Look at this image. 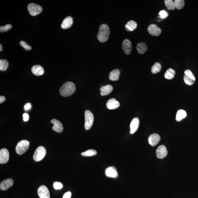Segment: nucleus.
Here are the masks:
<instances>
[{"instance_id":"nucleus-3","label":"nucleus","mask_w":198,"mask_h":198,"mask_svg":"<svg viewBox=\"0 0 198 198\" xmlns=\"http://www.w3.org/2000/svg\"><path fill=\"white\" fill-rule=\"evenodd\" d=\"M29 144V142L28 140H21L18 142L16 146L15 150L16 153L19 155H21L25 153L28 149Z\"/></svg>"},{"instance_id":"nucleus-32","label":"nucleus","mask_w":198,"mask_h":198,"mask_svg":"<svg viewBox=\"0 0 198 198\" xmlns=\"http://www.w3.org/2000/svg\"><path fill=\"white\" fill-rule=\"evenodd\" d=\"M12 28V26L11 24H7L4 26L0 27V31L1 32H6L10 30Z\"/></svg>"},{"instance_id":"nucleus-7","label":"nucleus","mask_w":198,"mask_h":198,"mask_svg":"<svg viewBox=\"0 0 198 198\" xmlns=\"http://www.w3.org/2000/svg\"><path fill=\"white\" fill-rule=\"evenodd\" d=\"M183 79L185 84L189 86L193 84L196 80L195 76L192 72L189 69L185 71Z\"/></svg>"},{"instance_id":"nucleus-4","label":"nucleus","mask_w":198,"mask_h":198,"mask_svg":"<svg viewBox=\"0 0 198 198\" xmlns=\"http://www.w3.org/2000/svg\"><path fill=\"white\" fill-rule=\"evenodd\" d=\"M94 118L92 112L89 110H86L85 112V129L87 130H90L93 124Z\"/></svg>"},{"instance_id":"nucleus-33","label":"nucleus","mask_w":198,"mask_h":198,"mask_svg":"<svg viewBox=\"0 0 198 198\" xmlns=\"http://www.w3.org/2000/svg\"><path fill=\"white\" fill-rule=\"evenodd\" d=\"M20 45L21 46L23 47L25 50L29 51L31 50L32 47L30 45L27 44L25 41H21L20 42Z\"/></svg>"},{"instance_id":"nucleus-37","label":"nucleus","mask_w":198,"mask_h":198,"mask_svg":"<svg viewBox=\"0 0 198 198\" xmlns=\"http://www.w3.org/2000/svg\"><path fill=\"white\" fill-rule=\"evenodd\" d=\"M71 193L70 192H68L64 194L63 196V198H71Z\"/></svg>"},{"instance_id":"nucleus-10","label":"nucleus","mask_w":198,"mask_h":198,"mask_svg":"<svg viewBox=\"0 0 198 198\" xmlns=\"http://www.w3.org/2000/svg\"><path fill=\"white\" fill-rule=\"evenodd\" d=\"M37 194L40 198H50L49 191L45 186L41 185L39 187Z\"/></svg>"},{"instance_id":"nucleus-1","label":"nucleus","mask_w":198,"mask_h":198,"mask_svg":"<svg viewBox=\"0 0 198 198\" xmlns=\"http://www.w3.org/2000/svg\"><path fill=\"white\" fill-rule=\"evenodd\" d=\"M76 89V86L74 83L67 82L65 83L59 89V93L64 97H69L74 93Z\"/></svg>"},{"instance_id":"nucleus-5","label":"nucleus","mask_w":198,"mask_h":198,"mask_svg":"<svg viewBox=\"0 0 198 198\" xmlns=\"http://www.w3.org/2000/svg\"><path fill=\"white\" fill-rule=\"evenodd\" d=\"M29 14L33 16H35L40 14L43 11L42 7L36 4H29L27 7Z\"/></svg>"},{"instance_id":"nucleus-23","label":"nucleus","mask_w":198,"mask_h":198,"mask_svg":"<svg viewBox=\"0 0 198 198\" xmlns=\"http://www.w3.org/2000/svg\"><path fill=\"white\" fill-rule=\"evenodd\" d=\"M120 71L118 69H115L110 73L109 79L112 81H117L119 78Z\"/></svg>"},{"instance_id":"nucleus-12","label":"nucleus","mask_w":198,"mask_h":198,"mask_svg":"<svg viewBox=\"0 0 198 198\" xmlns=\"http://www.w3.org/2000/svg\"><path fill=\"white\" fill-rule=\"evenodd\" d=\"M168 153L167 148L165 146L160 145L156 150V156L158 158L162 159L165 158L167 156Z\"/></svg>"},{"instance_id":"nucleus-9","label":"nucleus","mask_w":198,"mask_h":198,"mask_svg":"<svg viewBox=\"0 0 198 198\" xmlns=\"http://www.w3.org/2000/svg\"><path fill=\"white\" fill-rule=\"evenodd\" d=\"M9 153L8 150L6 148L0 150V163L6 164L9 161Z\"/></svg>"},{"instance_id":"nucleus-22","label":"nucleus","mask_w":198,"mask_h":198,"mask_svg":"<svg viewBox=\"0 0 198 198\" xmlns=\"http://www.w3.org/2000/svg\"><path fill=\"white\" fill-rule=\"evenodd\" d=\"M136 50L139 54H144L148 50V47L145 43L140 42L136 45Z\"/></svg>"},{"instance_id":"nucleus-29","label":"nucleus","mask_w":198,"mask_h":198,"mask_svg":"<svg viewBox=\"0 0 198 198\" xmlns=\"http://www.w3.org/2000/svg\"><path fill=\"white\" fill-rule=\"evenodd\" d=\"M164 3L168 10H174L175 8L174 2L172 0H165Z\"/></svg>"},{"instance_id":"nucleus-39","label":"nucleus","mask_w":198,"mask_h":198,"mask_svg":"<svg viewBox=\"0 0 198 198\" xmlns=\"http://www.w3.org/2000/svg\"><path fill=\"white\" fill-rule=\"evenodd\" d=\"M6 100V98L4 96H0V103H2L4 102H5Z\"/></svg>"},{"instance_id":"nucleus-34","label":"nucleus","mask_w":198,"mask_h":198,"mask_svg":"<svg viewBox=\"0 0 198 198\" xmlns=\"http://www.w3.org/2000/svg\"><path fill=\"white\" fill-rule=\"evenodd\" d=\"M53 187L55 190H59L63 187V185L59 182H55L53 183Z\"/></svg>"},{"instance_id":"nucleus-31","label":"nucleus","mask_w":198,"mask_h":198,"mask_svg":"<svg viewBox=\"0 0 198 198\" xmlns=\"http://www.w3.org/2000/svg\"><path fill=\"white\" fill-rule=\"evenodd\" d=\"M174 3L175 8L178 10H181L185 6V1L183 0H175Z\"/></svg>"},{"instance_id":"nucleus-20","label":"nucleus","mask_w":198,"mask_h":198,"mask_svg":"<svg viewBox=\"0 0 198 198\" xmlns=\"http://www.w3.org/2000/svg\"><path fill=\"white\" fill-rule=\"evenodd\" d=\"M73 24V19L72 17L68 16L65 18L63 21L61 27L63 29L70 28Z\"/></svg>"},{"instance_id":"nucleus-19","label":"nucleus","mask_w":198,"mask_h":198,"mask_svg":"<svg viewBox=\"0 0 198 198\" xmlns=\"http://www.w3.org/2000/svg\"><path fill=\"white\" fill-rule=\"evenodd\" d=\"M32 72L36 76H39L44 74V69L40 65H34L31 69Z\"/></svg>"},{"instance_id":"nucleus-28","label":"nucleus","mask_w":198,"mask_h":198,"mask_svg":"<svg viewBox=\"0 0 198 198\" xmlns=\"http://www.w3.org/2000/svg\"><path fill=\"white\" fill-rule=\"evenodd\" d=\"M9 67V63L7 60L2 59L0 60V70L4 71L7 70Z\"/></svg>"},{"instance_id":"nucleus-18","label":"nucleus","mask_w":198,"mask_h":198,"mask_svg":"<svg viewBox=\"0 0 198 198\" xmlns=\"http://www.w3.org/2000/svg\"><path fill=\"white\" fill-rule=\"evenodd\" d=\"M139 124L140 120L138 118H134L132 119L130 125V133L131 134H133L135 133L138 129Z\"/></svg>"},{"instance_id":"nucleus-30","label":"nucleus","mask_w":198,"mask_h":198,"mask_svg":"<svg viewBox=\"0 0 198 198\" xmlns=\"http://www.w3.org/2000/svg\"><path fill=\"white\" fill-rule=\"evenodd\" d=\"M97 153L96 150L94 149H90L87 151L82 152V155L84 157H90V156H94Z\"/></svg>"},{"instance_id":"nucleus-40","label":"nucleus","mask_w":198,"mask_h":198,"mask_svg":"<svg viewBox=\"0 0 198 198\" xmlns=\"http://www.w3.org/2000/svg\"><path fill=\"white\" fill-rule=\"evenodd\" d=\"M3 50L2 45L1 44H0V51H2Z\"/></svg>"},{"instance_id":"nucleus-17","label":"nucleus","mask_w":198,"mask_h":198,"mask_svg":"<svg viewBox=\"0 0 198 198\" xmlns=\"http://www.w3.org/2000/svg\"><path fill=\"white\" fill-rule=\"evenodd\" d=\"M120 106V103L115 98H111L107 102V107L110 110H114L118 108Z\"/></svg>"},{"instance_id":"nucleus-25","label":"nucleus","mask_w":198,"mask_h":198,"mask_svg":"<svg viewBox=\"0 0 198 198\" xmlns=\"http://www.w3.org/2000/svg\"><path fill=\"white\" fill-rule=\"evenodd\" d=\"M187 116V114L185 110H179L176 114V120L177 122L181 121L183 118H185Z\"/></svg>"},{"instance_id":"nucleus-36","label":"nucleus","mask_w":198,"mask_h":198,"mask_svg":"<svg viewBox=\"0 0 198 198\" xmlns=\"http://www.w3.org/2000/svg\"><path fill=\"white\" fill-rule=\"evenodd\" d=\"M23 120L25 122H27L29 120V115L27 113H24L23 114Z\"/></svg>"},{"instance_id":"nucleus-26","label":"nucleus","mask_w":198,"mask_h":198,"mask_svg":"<svg viewBox=\"0 0 198 198\" xmlns=\"http://www.w3.org/2000/svg\"><path fill=\"white\" fill-rule=\"evenodd\" d=\"M175 75V71L172 68H169L166 71L164 77L166 79L171 80L173 79Z\"/></svg>"},{"instance_id":"nucleus-15","label":"nucleus","mask_w":198,"mask_h":198,"mask_svg":"<svg viewBox=\"0 0 198 198\" xmlns=\"http://www.w3.org/2000/svg\"><path fill=\"white\" fill-rule=\"evenodd\" d=\"M160 140V137L159 135L153 134L149 136L148 138V143L150 145L155 146L158 143Z\"/></svg>"},{"instance_id":"nucleus-11","label":"nucleus","mask_w":198,"mask_h":198,"mask_svg":"<svg viewBox=\"0 0 198 198\" xmlns=\"http://www.w3.org/2000/svg\"><path fill=\"white\" fill-rule=\"evenodd\" d=\"M122 49L126 54L129 55L132 50V45L131 41L130 40L126 39L123 41Z\"/></svg>"},{"instance_id":"nucleus-2","label":"nucleus","mask_w":198,"mask_h":198,"mask_svg":"<svg viewBox=\"0 0 198 198\" xmlns=\"http://www.w3.org/2000/svg\"><path fill=\"white\" fill-rule=\"evenodd\" d=\"M110 31L108 25L102 24L100 26L97 34V38L101 42H106L110 37Z\"/></svg>"},{"instance_id":"nucleus-38","label":"nucleus","mask_w":198,"mask_h":198,"mask_svg":"<svg viewBox=\"0 0 198 198\" xmlns=\"http://www.w3.org/2000/svg\"><path fill=\"white\" fill-rule=\"evenodd\" d=\"M31 105L30 103H27L25 105L24 109L25 110H28L31 108Z\"/></svg>"},{"instance_id":"nucleus-24","label":"nucleus","mask_w":198,"mask_h":198,"mask_svg":"<svg viewBox=\"0 0 198 198\" xmlns=\"http://www.w3.org/2000/svg\"><path fill=\"white\" fill-rule=\"evenodd\" d=\"M137 27V24L136 22L133 20H131L126 24L125 25V29L127 31H132L134 30Z\"/></svg>"},{"instance_id":"nucleus-16","label":"nucleus","mask_w":198,"mask_h":198,"mask_svg":"<svg viewBox=\"0 0 198 198\" xmlns=\"http://www.w3.org/2000/svg\"><path fill=\"white\" fill-rule=\"evenodd\" d=\"M105 174L108 177L116 178L118 177L117 170L114 166L107 168L105 170Z\"/></svg>"},{"instance_id":"nucleus-27","label":"nucleus","mask_w":198,"mask_h":198,"mask_svg":"<svg viewBox=\"0 0 198 198\" xmlns=\"http://www.w3.org/2000/svg\"><path fill=\"white\" fill-rule=\"evenodd\" d=\"M161 65L160 63H155L151 68L152 74H155L159 72L161 70Z\"/></svg>"},{"instance_id":"nucleus-6","label":"nucleus","mask_w":198,"mask_h":198,"mask_svg":"<svg viewBox=\"0 0 198 198\" xmlns=\"http://www.w3.org/2000/svg\"><path fill=\"white\" fill-rule=\"evenodd\" d=\"M46 150L43 146H40L36 150L33 156V159L36 161H39L44 158L46 154Z\"/></svg>"},{"instance_id":"nucleus-8","label":"nucleus","mask_w":198,"mask_h":198,"mask_svg":"<svg viewBox=\"0 0 198 198\" xmlns=\"http://www.w3.org/2000/svg\"><path fill=\"white\" fill-rule=\"evenodd\" d=\"M148 32L153 36L158 37L161 33V30L156 24H152L148 26Z\"/></svg>"},{"instance_id":"nucleus-21","label":"nucleus","mask_w":198,"mask_h":198,"mask_svg":"<svg viewBox=\"0 0 198 198\" xmlns=\"http://www.w3.org/2000/svg\"><path fill=\"white\" fill-rule=\"evenodd\" d=\"M113 90V87L111 85L108 84L102 86L100 88L101 95L102 96H105L110 93Z\"/></svg>"},{"instance_id":"nucleus-14","label":"nucleus","mask_w":198,"mask_h":198,"mask_svg":"<svg viewBox=\"0 0 198 198\" xmlns=\"http://www.w3.org/2000/svg\"><path fill=\"white\" fill-rule=\"evenodd\" d=\"M51 123L54 124L52 127V129L58 133H61L63 130V126L62 123L59 120L53 119L51 121Z\"/></svg>"},{"instance_id":"nucleus-35","label":"nucleus","mask_w":198,"mask_h":198,"mask_svg":"<svg viewBox=\"0 0 198 198\" xmlns=\"http://www.w3.org/2000/svg\"><path fill=\"white\" fill-rule=\"evenodd\" d=\"M159 15L162 19H165L168 17V14L167 12L165 11H162L159 13Z\"/></svg>"},{"instance_id":"nucleus-13","label":"nucleus","mask_w":198,"mask_h":198,"mask_svg":"<svg viewBox=\"0 0 198 198\" xmlns=\"http://www.w3.org/2000/svg\"><path fill=\"white\" fill-rule=\"evenodd\" d=\"M14 181L11 178L4 180L0 184V189L2 191H6L11 187L13 185Z\"/></svg>"}]
</instances>
